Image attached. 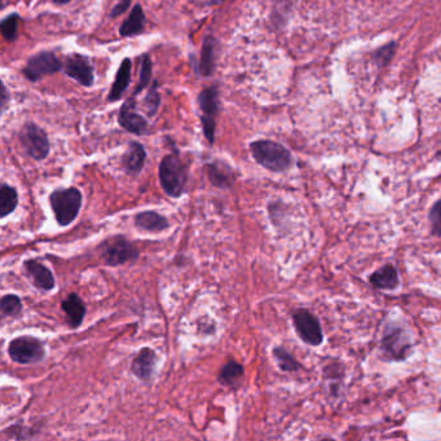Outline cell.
<instances>
[{
    "mask_svg": "<svg viewBox=\"0 0 441 441\" xmlns=\"http://www.w3.org/2000/svg\"><path fill=\"white\" fill-rule=\"evenodd\" d=\"M250 151L257 163L272 173H283L292 163L290 151L276 141H254L250 144Z\"/></svg>",
    "mask_w": 441,
    "mask_h": 441,
    "instance_id": "cell-1",
    "label": "cell"
},
{
    "mask_svg": "<svg viewBox=\"0 0 441 441\" xmlns=\"http://www.w3.org/2000/svg\"><path fill=\"white\" fill-rule=\"evenodd\" d=\"M50 204L54 211V219L60 226H70L79 214L83 195L78 188H66V189H56L50 195Z\"/></svg>",
    "mask_w": 441,
    "mask_h": 441,
    "instance_id": "cell-2",
    "label": "cell"
},
{
    "mask_svg": "<svg viewBox=\"0 0 441 441\" xmlns=\"http://www.w3.org/2000/svg\"><path fill=\"white\" fill-rule=\"evenodd\" d=\"M160 180L162 188L171 198H180L185 192L188 173L184 162L176 154H169L160 164Z\"/></svg>",
    "mask_w": 441,
    "mask_h": 441,
    "instance_id": "cell-3",
    "label": "cell"
},
{
    "mask_svg": "<svg viewBox=\"0 0 441 441\" xmlns=\"http://www.w3.org/2000/svg\"><path fill=\"white\" fill-rule=\"evenodd\" d=\"M100 257L109 267H119L133 263L139 259V250L126 237L114 236L104 241L100 246Z\"/></svg>",
    "mask_w": 441,
    "mask_h": 441,
    "instance_id": "cell-4",
    "label": "cell"
},
{
    "mask_svg": "<svg viewBox=\"0 0 441 441\" xmlns=\"http://www.w3.org/2000/svg\"><path fill=\"white\" fill-rule=\"evenodd\" d=\"M8 356L20 365H30L43 361L45 357L44 343L32 335L17 336L8 345Z\"/></svg>",
    "mask_w": 441,
    "mask_h": 441,
    "instance_id": "cell-5",
    "label": "cell"
},
{
    "mask_svg": "<svg viewBox=\"0 0 441 441\" xmlns=\"http://www.w3.org/2000/svg\"><path fill=\"white\" fill-rule=\"evenodd\" d=\"M22 148L35 161H43L51 151V144L44 129L35 123H26L20 132Z\"/></svg>",
    "mask_w": 441,
    "mask_h": 441,
    "instance_id": "cell-6",
    "label": "cell"
},
{
    "mask_svg": "<svg viewBox=\"0 0 441 441\" xmlns=\"http://www.w3.org/2000/svg\"><path fill=\"white\" fill-rule=\"evenodd\" d=\"M198 104L202 111L201 120L205 138L210 144L215 141L216 114L219 111V91L216 87L205 88L200 96Z\"/></svg>",
    "mask_w": 441,
    "mask_h": 441,
    "instance_id": "cell-7",
    "label": "cell"
},
{
    "mask_svg": "<svg viewBox=\"0 0 441 441\" xmlns=\"http://www.w3.org/2000/svg\"><path fill=\"white\" fill-rule=\"evenodd\" d=\"M61 69L63 65L54 52H39L28 60L22 73L30 82H38L44 76L54 74Z\"/></svg>",
    "mask_w": 441,
    "mask_h": 441,
    "instance_id": "cell-8",
    "label": "cell"
},
{
    "mask_svg": "<svg viewBox=\"0 0 441 441\" xmlns=\"http://www.w3.org/2000/svg\"><path fill=\"white\" fill-rule=\"evenodd\" d=\"M292 321L298 335L307 345H319L323 343V335L320 321L312 313L299 310L292 314Z\"/></svg>",
    "mask_w": 441,
    "mask_h": 441,
    "instance_id": "cell-9",
    "label": "cell"
},
{
    "mask_svg": "<svg viewBox=\"0 0 441 441\" xmlns=\"http://www.w3.org/2000/svg\"><path fill=\"white\" fill-rule=\"evenodd\" d=\"M65 74L73 78L79 85L91 87L95 82L94 67L88 63L86 57L74 54L69 56L63 64Z\"/></svg>",
    "mask_w": 441,
    "mask_h": 441,
    "instance_id": "cell-10",
    "label": "cell"
},
{
    "mask_svg": "<svg viewBox=\"0 0 441 441\" xmlns=\"http://www.w3.org/2000/svg\"><path fill=\"white\" fill-rule=\"evenodd\" d=\"M23 268L30 277L35 289L41 291L54 290L56 286L54 273L41 261L35 259H28L23 261Z\"/></svg>",
    "mask_w": 441,
    "mask_h": 441,
    "instance_id": "cell-11",
    "label": "cell"
},
{
    "mask_svg": "<svg viewBox=\"0 0 441 441\" xmlns=\"http://www.w3.org/2000/svg\"><path fill=\"white\" fill-rule=\"evenodd\" d=\"M155 364H157L155 352L149 347H144L139 351V354L133 357L131 363V372L135 377L140 379L141 382L149 383L154 376Z\"/></svg>",
    "mask_w": 441,
    "mask_h": 441,
    "instance_id": "cell-12",
    "label": "cell"
},
{
    "mask_svg": "<svg viewBox=\"0 0 441 441\" xmlns=\"http://www.w3.org/2000/svg\"><path fill=\"white\" fill-rule=\"evenodd\" d=\"M118 122L123 129L138 136L144 135L148 129V122L136 111V103L133 98L127 100V103L120 109Z\"/></svg>",
    "mask_w": 441,
    "mask_h": 441,
    "instance_id": "cell-13",
    "label": "cell"
},
{
    "mask_svg": "<svg viewBox=\"0 0 441 441\" xmlns=\"http://www.w3.org/2000/svg\"><path fill=\"white\" fill-rule=\"evenodd\" d=\"M382 345L389 357L395 360H402L408 352L409 342L408 336L402 330H400L398 327H389L386 330Z\"/></svg>",
    "mask_w": 441,
    "mask_h": 441,
    "instance_id": "cell-14",
    "label": "cell"
},
{
    "mask_svg": "<svg viewBox=\"0 0 441 441\" xmlns=\"http://www.w3.org/2000/svg\"><path fill=\"white\" fill-rule=\"evenodd\" d=\"M206 173L215 188L219 189H229L236 183V173L229 164L224 162L215 161L206 166Z\"/></svg>",
    "mask_w": 441,
    "mask_h": 441,
    "instance_id": "cell-15",
    "label": "cell"
},
{
    "mask_svg": "<svg viewBox=\"0 0 441 441\" xmlns=\"http://www.w3.org/2000/svg\"><path fill=\"white\" fill-rule=\"evenodd\" d=\"M61 310L64 311L70 327L78 329L86 316V304L76 292H70L66 299L61 301Z\"/></svg>",
    "mask_w": 441,
    "mask_h": 441,
    "instance_id": "cell-16",
    "label": "cell"
},
{
    "mask_svg": "<svg viewBox=\"0 0 441 441\" xmlns=\"http://www.w3.org/2000/svg\"><path fill=\"white\" fill-rule=\"evenodd\" d=\"M135 226L140 229L142 232H149V233H160L166 230L170 223L167 217L161 215L157 211H141L138 215L135 216Z\"/></svg>",
    "mask_w": 441,
    "mask_h": 441,
    "instance_id": "cell-17",
    "label": "cell"
},
{
    "mask_svg": "<svg viewBox=\"0 0 441 441\" xmlns=\"http://www.w3.org/2000/svg\"><path fill=\"white\" fill-rule=\"evenodd\" d=\"M147 151L138 141H131L129 149L123 157V166L131 176H138L144 169Z\"/></svg>",
    "mask_w": 441,
    "mask_h": 441,
    "instance_id": "cell-18",
    "label": "cell"
},
{
    "mask_svg": "<svg viewBox=\"0 0 441 441\" xmlns=\"http://www.w3.org/2000/svg\"><path fill=\"white\" fill-rule=\"evenodd\" d=\"M131 82V60L125 58L119 66L116 80L109 92V101H118L127 91Z\"/></svg>",
    "mask_w": 441,
    "mask_h": 441,
    "instance_id": "cell-19",
    "label": "cell"
},
{
    "mask_svg": "<svg viewBox=\"0 0 441 441\" xmlns=\"http://www.w3.org/2000/svg\"><path fill=\"white\" fill-rule=\"evenodd\" d=\"M216 47L217 42L215 38L207 36L204 42L198 65V73L202 76H211L215 72Z\"/></svg>",
    "mask_w": 441,
    "mask_h": 441,
    "instance_id": "cell-20",
    "label": "cell"
},
{
    "mask_svg": "<svg viewBox=\"0 0 441 441\" xmlns=\"http://www.w3.org/2000/svg\"><path fill=\"white\" fill-rule=\"evenodd\" d=\"M245 376L244 366L238 364L235 360H229L226 364L222 366L220 373L217 376V380L220 385L226 387H236L238 382L242 380Z\"/></svg>",
    "mask_w": 441,
    "mask_h": 441,
    "instance_id": "cell-21",
    "label": "cell"
},
{
    "mask_svg": "<svg viewBox=\"0 0 441 441\" xmlns=\"http://www.w3.org/2000/svg\"><path fill=\"white\" fill-rule=\"evenodd\" d=\"M370 282L378 289L394 290L398 285V272L392 266H385L372 275Z\"/></svg>",
    "mask_w": 441,
    "mask_h": 441,
    "instance_id": "cell-22",
    "label": "cell"
},
{
    "mask_svg": "<svg viewBox=\"0 0 441 441\" xmlns=\"http://www.w3.org/2000/svg\"><path fill=\"white\" fill-rule=\"evenodd\" d=\"M144 28H145V14L142 12L141 6L138 4L133 7L129 19L122 23L119 34L122 36H132L142 32Z\"/></svg>",
    "mask_w": 441,
    "mask_h": 441,
    "instance_id": "cell-23",
    "label": "cell"
},
{
    "mask_svg": "<svg viewBox=\"0 0 441 441\" xmlns=\"http://www.w3.org/2000/svg\"><path fill=\"white\" fill-rule=\"evenodd\" d=\"M19 205V193L16 188L3 184L0 188V216L7 217L14 213Z\"/></svg>",
    "mask_w": 441,
    "mask_h": 441,
    "instance_id": "cell-24",
    "label": "cell"
},
{
    "mask_svg": "<svg viewBox=\"0 0 441 441\" xmlns=\"http://www.w3.org/2000/svg\"><path fill=\"white\" fill-rule=\"evenodd\" d=\"M0 310L4 317H17L22 311V301L16 294H6L0 301Z\"/></svg>",
    "mask_w": 441,
    "mask_h": 441,
    "instance_id": "cell-25",
    "label": "cell"
},
{
    "mask_svg": "<svg viewBox=\"0 0 441 441\" xmlns=\"http://www.w3.org/2000/svg\"><path fill=\"white\" fill-rule=\"evenodd\" d=\"M273 356L282 372H295L299 369V364L297 363V360L282 347H276L273 349Z\"/></svg>",
    "mask_w": 441,
    "mask_h": 441,
    "instance_id": "cell-26",
    "label": "cell"
},
{
    "mask_svg": "<svg viewBox=\"0 0 441 441\" xmlns=\"http://www.w3.org/2000/svg\"><path fill=\"white\" fill-rule=\"evenodd\" d=\"M19 22H20V16L17 13H12L8 17H6L1 21V34L3 38L8 42H12L17 36V29H19Z\"/></svg>",
    "mask_w": 441,
    "mask_h": 441,
    "instance_id": "cell-27",
    "label": "cell"
},
{
    "mask_svg": "<svg viewBox=\"0 0 441 441\" xmlns=\"http://www.w3.org/2000/svg\"><path fill=\"white\" fill-rule=\"evenodd\" d=\"M160 103H161V96L158 94V85L157 82H154L151 89L148 91V95L144 98V109L149 117H154L157 114Z\"/></svg>",
    "mask_w": 441,
    "mask_h": 441,
    "instance_id": "cell-28",
    "label": "cell"
},
{
    "mask_svg": "<svg viewBox=\"0 0 441 441\" xmlns=\"http://www.w3.org/2000/svg\"><path fill=\"white\" fill-rule=\"evenodd\" d=\"M151 69H153V65H151V57L148 54H145L141 60L140 80H139L138 88L135 89V95L140 94L141 91H144L147 87L149 86Z\"/></svg>",
    "mask_w": 441,
    "mask_h": 441,
    "instance_id": "cell-29",
    "label": "cell"
},
{
    "mask_svg": "<svg viewBox=\"0 0 441 441\" xmlns=\"http://www.w3.org/2000/svg\"><path fill=\"white\" fill-rule=\"evenodd\" d=\"M395 50H396V44L395 43L387 44V45L382 47L380 50H378L377 52L374 54V58H376L377 64L380 66L387 65L391 61V58L394 57Z\"/></svg>",
    "mask_w": 441,
    "mask_h": 441,
    "instance_id": "cell-30",
    "label": "cell"
},
{
    "mask_svg": "<svg viewBox=\"0 0 441 441\" xmlns=\"http://www.w3.org/2000/svg\"><path fill=\"white\" fill-rule=\"evenodd\" d=\"M430 222L432 226V233L441 236V200L438 201L430 213Z\"/></svg>",
    "mask_w": 441,
    "mask_h": 441,
    "instance_id": "cell-31",
    "label": "cell"
},
{
    "mask_svg": "<svg viewBox=\"0 0 441 441\" xmlns=\"http://www.w3.org/2000/svg\"><path fill=\"white\" fill-rule=\"evenodd\" d=\"M131 1H132V0H120L118 4L111 10L110 17L116 19V17L122 16L125 12H127V10L129 8V6H131Z\"/></svg>",
    "mask_w": 441,
    "mask_h": 441,
    "instance_id": "cell-32",
    "label": "cell"
},
{
    "mask_svg": "<svg viewBox=\"0 0 441 441\" xmlns=\"http://www.w3.org/2000/svg\"><path fill=\"white\" fill-rule=\"evenodd\" d=\"M7 100H8L7 88L4 85H1V107H3V109L6 108V105H7Z\"/></svg>",
    "mask_w": 441,
    "mask_h": 441,
    "instance_id": "cell-33",
    "label": "cell"
},
{
    "mask_svg": "<svg viewBox=\"0 0 441 441\" xmlns=\"http://www.w3.org/2000/svg\"><path fill=\"white\" fill-rule=\"evenodd\" d=\"M226 0H206V3L211 4V6H217V4H223Z\"/></svg>",
    "mask_w": 441,
    "mask_h": 441,
    "instance_id": "cell-34",
    "label": "cell"
},
{
    "mask_svg": "<svg viewBox=\"0 0 441 441\" xmlns=\"http://www.w3.org/2000/svg\"><path fill=\"white\" fill-rule=\"evenodd\" d=\"M69 1H72V0H54V3H57V4H66Z\"/></svg>",
    "mask_w": 441,
    "mask_h": 441,
    "instance_id": "cell-35",
    "label": "cell"
}]
</instances>
